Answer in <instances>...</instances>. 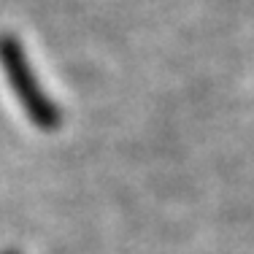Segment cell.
Here are the masks:
<instances>
[{
	"label": "cell",
	"mask_w": 254,
	"mask_h": 254,
	"mask_svg": "<svg viewBox=\"0 0 254 254\" xmlns=\"http://www.w3.org/2000/svg\"><path fill=\"white\" fill-rule=\"evenodd\" d=\"M5 68H8L11 81H14V87H16V92H19V98H22V103H25L30 117L44 127L57 125V111H54V108L49 106V100L38 92V87H33L25 63H22L16 54H5Z\"/></svg>",
	"instance_id": "1"
}]
</instances>
